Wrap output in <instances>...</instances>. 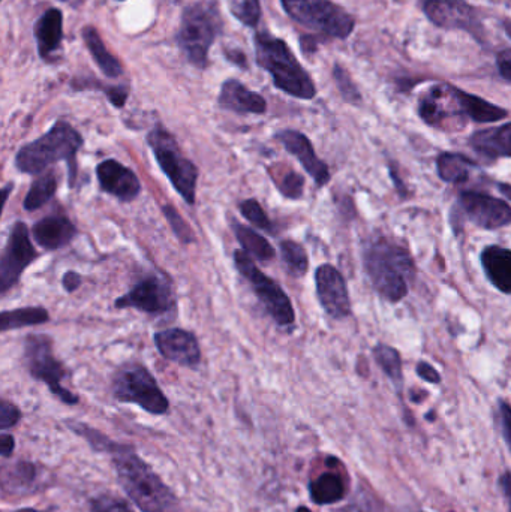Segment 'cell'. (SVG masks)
I'll list each match as a JSON object with an SVG mask.
<instances>
[{"mask_svg": "<svg viewBox=\"0 0 511 512\" xmlns=\"http://www.w3.org/2000/svg\"><path fill=\"white\" fill-rule=\"evenodd\" d=\"M468 143L483 158H511V123L474 132Z\"/></svg>", "mask_w": 511, "mask_h": 512, "instance_id": "7402d4cb", "label": "cell"}, {"mask_svg": "<svg viewBox=\"0 0 511 512\" xmlns=\"http://www.w3.org/2000/svg\"><path fill=\"white\" fill-rule=\"evenodd\" d=\"M231 228L246 254L260 262L272 261L275 258V249L261 234L255 233L254 230L239 222H231Z\"/></svg>", "mask_w": 511, "mask_h": 512, "instance_id": "4316f807", "label": "cell"}, {"mask_svg": "<svg viewBox=\"0 0 511 512\" xmlns=\"http://www.w3.org/2000/svg\"><path fill=\"white\" fill-rule=\"evenodd\" d=\"M276 186H278L279 192L285 198L299 200V198L303 197V191H305V179L300 174H297L296 171H288Z\"/></svg>", "mask_w": 511, "mask_h": 512, "instance_id": "ab89813d", "label": "cell"}, {"mask_svg": "<svg viewBox=\"0 0 511 512\" xmlns=\"http://www.w3.org/2000/svg\"><path fill=\"white\" fill-rule=\"evenodd\" d=\"M240 213L246 221L251 222L254 227L258 230L264 231V233L275 234V227H273L272 221L269 216L264 212L261 204L257 200H245L240 203Z\"/></svg>", "mask_w": 511, "mask_h": 512, "instance_id": "8d00e7d4", "label": "cell"}, {"mask_svg": "<svg viewBox=\"0 0 511 512\" xmlns=\"http://www.w3.org/2000/svg\"><path fill=\"white\" fill-rule=\"evenodd\" d=\"M501 487H503L504 496H506L507 507L511 512V471L506 472L501 478Z\"/></svg>", "mask_w": 511, "mask_h": 512, "instance_id": "c3c4849f", "label": "cell"}, {"mask_svg": "<svg viewBox=\"0 0 511 512\" xmlns=\"http://www.w3.org/2000/svg\"><path fill=\"white\" fill-rule=\"evenodd\" d=\"M459 209L477 227L498 230L511 224V209L506 201L482 192L465 191L459 195Z\"/></svg>", "mask_w": 511, "mask_h": 512, "instance_id": "5bb4252c", "label": "cell"}, {"mask_svg": "<svg viewBox=\"0 0 511 512\" xmlns=\"http://www.w3.org/2000/svg\"><path fill=\"white\" fill-rule=\"evenodd\" d=\"M234 264H236L237 271L248 280L258 300L263 304L266 312L272 316L273 321L281 327H293L296 322V312H294L290 297L285 294L281 285L272 277L264 274L245 251L234 252Z\"/></svg>", "mask_w": 511, "mask_h": 512, "instance_id": "30bf717a", "label": "cell"}, {"mask_svg": "<svg viewBox=\"0 0 511 512\" xmlns=\"http://www.w3.org/2000/svg\"><path fill=\"white\" fill-rule=\"evenodd\" d=\"M57 191V177L54 173L42 174L30 186L26 198L23 201V209L27 212H35V210L44 207Z\"/></svg>", "mask_w": 511, "mask_h": 512, "instance_id": "f546056e", "label": "cell"}, {"mask_svg": "<svg viewBox=\"0 0 511 512\" xmlns=\"http://www.w3.org/2000/svg\"><path fill=\"white\" fill-rule=\"evenodd\" d=\"M81 283H83V277L80 274L75 273V271H68V273L63 274L62 277V286L66 292H75L78 288H80Z\"/></svg>", "mask_w": 511, "mask_h": 512, "instance_id": "bcb514c9", "label": "cell"}, {"mask_svg": "<svg viewBox=\"0 0 511 512\" xmlns=\"http://www.w3.org/2000/svg\"><path fill=\"white\" fill-rule=\"evenodd\" d=\"M309 496L317 505H333L345 498V483L335 471L324 472L309 483Z\"/></svg>", "mask_w": 511, "mask_h": 512, "instance_id": "d4e9b609", "label": "cell"}, {"mask_svg": "<svg viewBox=\"0 0 511 512\" xmlns=\"http://www.w3.org/2000/svg\"><path fill=\"white\" fill-rule=\"evenodd\" d=\"M500 424L504 441H506L507 447H509L511 453V406L509 403H500Z\"/></svg>", "mask_w": 511, "mask_h": 512, "instance_id": "b9f144b4", "label": "cell"}, {"mask_svg": "<svg viewBox=\"0 0 511 512\" xmlns=\"http://www.w3.org/2000/svg\"><path fill=\"white\" fill-rule=\"evenodd\" d=\"M21 418H23V414L14 403L5 399L0 402V430L6 432V430L12 429L20 423Z\"/></svg>", "mask_w": 511, "mask_h": 512, "instance_id": "60d3db41", "label": "cell"}, {"mask_svg": "<svg viewBox=\"0 0 511 512\" xmlns=\"http://www.w3.org/2000/svg\"><path fill=\"white\" fill-rule=\"evenodd\" d=\"M222 30V17L212 2H195L186 6L176 35L177 45L186 60L198 69L209 65V51Z\"/></svg>", "mask_w": 511, "mask_h": 512, "instance_id": "5b68a950", "label": "cell"}, {"mask_svg": "<svg viewBox=\"0 0 511 512\" xmlns=\"http://www.w3.org/2000/svg\"><path fill=\"white\" fill-rule=\"evenodd\" d=\"M162 213L167 218L168 224H170L171 230L176 234L177 239L185 245H191L194 242V234H192L191 228L186 224L185 219L176 212L173 206L162 207Z\"/></svg>", "mask_w": 511, "mask_h": 512, "instance_id": "74e56055", "label": "cell"}, {"mask_svg": "<svg viewBox=\"0 0 511 512\" xmlns=\"http://www.w3.org/2000/svg\"><path fill=\"white\" fill-rule=\"evenodd\" d=\"M296 512H312V511L309 510L308 507H305V505H300V507H297Z\"/></svg>", "mask_w": 511, "mask_h": 512, "instance_id": "f5cc1de1", "label": "cell"}, {"mask_svg": "<svg viewBox=\"0 0 511 512\" xmlns=\"http://www.w3.org/2000/svg\"><path fill=\"white\" fill-rule=\"evenodd\" d=\"M275 138L285 147L288 153L299 159L306 173L314 179V182L320 188L330 182L329 167H327L326 162L318 158L314 146L305 134L293 131V129H284V131L276 132Z\"/></svg>", "mask_w": 511, "mask_h": 512, "instance_id": "e0dca14e", "label": "cell"}, {"mask_svg": "<svg viewBox=\"0 0 511 512\" xmlns=\"http://www.w3.org/2000/svg\"><path fill=\"white\" fill-rule=\"evenodd\" d=\"M50 321V315L44 307H21V309L6 310L0 313V331L6 333L18 328L33 327Z\"/></svg>", "mask_w": 511, "mask_h": 512, "instance_id": "f1b7e54d", "label": "cell"}, {"mask_svg": "<svg viewBox=\"0 0 511 512\" xmlns=\"http://www.w3.org/2000/svg\"><path fill=\"white\" fill-rule=\"evenodd\" d=\"M363 261L372 286L384 300L398 303L407 297L414 277V261L407 249L378 240L366 248Z\"/></svg>", "mask_w": 511, "mask_h": 512, "instance_id": "277c9868", "label": "cell"}, {"mask_svg": "<svg viewBox=\"0 0 511 512\" xmlns=\"http://www.w3.org/2000/svg\"><path fill=\"white\" fill-rule=\"evenodd\" d=\"M218 105L222 110L236 114H266L267 102L260 93L249 90L242 81H224L218 96Z\"/></svg>", "mask_w": 511, "mask_h": 512, "instance_id": "d6986e66", "label": "cell"}, {"mask_svg": "<svg viewBox=\"0 0 511 512\" xmlns=\"http://www.w3.org/2000/svg\"><path fill=\"white\" fill-rule=\"evenodd\" d=\"M41 471L35 463L17 462L3 471V490L11 493H29L38 489Z\"/></svg>", "mask_w": 511, "mask_h": 512, "instance_id": "484cf974", "label": "cell"}, {"mask_svg": "<svg viewBox=\"0 0 511 512\" xmlns=\"http://www.w3.org/2000/svg\"><path fill=\"white\" fill-rule=\"evenodd\" d=\"M36 245L45 251L65 248L77 236V228L65 215H51L36 222L32 228Z\"/></svg>", "mask_w": 511, "mask_h": 512, "instance_id": "44dd1931", "label": "cell"}, {"mask_svg": "<svg viewBox=\"0 0 511 512\" xmlns=\"http://www.w3.org/2000/svg\"><path fill=\"white\" fill-rule=\"evenodd\" d=\"M66 426H68V429L74 432L75 435L84 439L96 453L111 454L116 450L117 445H119V442L113 441V439L108 438L104 433L90 427L89 424L80 423V421H66Z\"/></svg>", "mask_w": 511, "mask_h": 512, "instance_id": "4dcf8cb0", "label": "cell"}, {"mask_svg": "<svg viewBox=\"0 0 511 512\" xmlns=\"http://www.w3.org/2000/svg\"><path fill=\"white\" fill-rule=\"evenodd\" d=\"M147 144L155 155L162 173L168 177L173 188L189 206H194L197 195L198 168L194 162L183 156L176 138L162 128L155 126L147 134Z\"/></svg>", "mask_w": 511, "mask_h": 512, "instance_id": "8992f818", "label": "cell"}, {"mask_svg": "<svg viewBox=\"0 0 511 512\" xmlns=\"http://www.w3.org/2000/svg\"><path fill=\"white\" fill-rule=\"evenodd\" d=\"M417 373H419L420 378L425 379L429 384H440L441 382V375L438 373V370L434 369L431 364L425 363V361L419 363Z\"/></svg>", "mask_w": 511, "mask_h": 512, "instance_id": "f6af8a7d", "label": "cell"}, {"mask_svg": "<svg viewBox=\"0 0 511 512\" xmlns=\"http://www.w3.org/2000/svg\"><path fill=\"white\" fill-rule=\"evenodd\" d=\"M503 27L504 32H506V35L509 36V38L511 39V20L504 21Z\"/></svg>", "mask_w": 511, "mask_h": 512, "instance_id": "816d5d0a", "label": "cell"}, {"mask_svg": "<svg viewBox=\"0 0 511 512\" xmlns=\"http://www.w3.org/2000/svg\"><path fill=\"white\" fill-rule=\"evenodd\" d=\"M482 265L489 282L504 294H511V251L501 246H488L482 252Z\"/></svg>", "mask_w": 511, "mask_h": 512, "instance_id": "603a6c76", "label": "cell"}, {"mask_svg": "<svg viewBox=\"0 0 511 512\" xmlns=\"http://www.w3.org/2000/svg\"><path fill=\"white\" fill-rule=\"evenodd\" d=\"M176 306L171 283L165 277L152 274L132 286L125 295L114 301L116 309H135L150 315H164Z\"/></svg>", "mask_w": 511, "mask_h": 512, "instance_id": "7c38bea8", "label": "cell"}, {"mask_svg": "<svg viewBox=\"0 0 511 512\" xmlns=\"http://www.w3.org/2000/svg\"><path fill=\"white\" fill-rule=\"evenodd\" d=\"M83 39L86 42L90 56L95 60L98 68L104 72L105 77L119 78L123 74V66L110 51L105 47L98 30L95 27L87 26L83 29Z\"/></svg>", "mask_w": 511, "mask_h": 512, "instance_id": "cb8c5ba5", "label": "cell"}, {"mask_svg": "<svg viewBox=\"0 0 511 512\" xmlns=\"http://www.w3.org/2000/svg\"><path fill=\"white\" fill-rule=\"evenodd\" d=\"M228 9L246 27H257L261 21L260 0H227Z\"/></svg>", "mask_w": 511, "mask_h": 512, "instance_id": "836d02e7", "label": "cell"}, {"mask_svg": "<svg viewBox=\"0 0 511 512\" xmlns=\"http://www.w3.org/2000/svg\"><path fill=\"white\" fill-rule=\"evenodd\" d=\"M36 47L38 54L44 62H53L59 53L63 41V12L57 8H50L36 20L35 27Z\"/></svg>", "mask_w": 511, "mask_h": 512, "instance_id": "ffe728a7", "label": "cell"}, {"mask_svg": "<svg viewBox=\"0 0 511 512\" xmlns=\"http://www.w3.org/2000/svg\"><path fill=\"white\" fill-rule=\"evenodd\" d=\"M254 45L255 62L269 72L276 89L303 101H311L317 96L314 80L284 39L260 30L255 33Z\"/></svg>", "mask_w": 511, "mask_h": 512, "instance_id": "3957f363", "label": "cell"}, {"mask_svg": "<svg viewBox=\"0 0 511 512\" xmlns=\"http://www.w3.org/2000/svg\"><path fill=\"white\" fill-rule=\"evenodd\" d=\"M75 90H84V89H96L102 90L110 99L111 104L116 108L125 107L126 101H128L129 96V86L128 84H119V86H104L101 84V81L98 80H81L74 81Z\"/></svg>", "mask_w": 511, "mask_h": 512, "instance_id": "e575fe53", "label": "cell"}, {"mask_svg": "<svg viewBox=\"0 0 511 512\" xmlns=\"http://www.w3.org/2000/svg\"><path fill=\"white\" fill-rule=\"evenodd\" d=\"M116 2H125V0H116Z\"/></svg>", "mask_w": 511, "mask_h": 512, "instance_id": "db71d44e", "label": "cell"}, {"mask_svg": "<svg viewBox=\"0 0 511 512\" xmlns=\"http://www.w3.org/2000/svg\"><path fill=\"white\" fill-rule=\"evenodd\" d=\"M374 357L384 373L392 379L396 388L401 390L404 378H402V361L399 352L392 346L377 345L374 348Z\"/></svg>", "mask_w": 511, "mask_h": 512, "instance_id": "1f68e13d", "label": "cell"}, {"mask_svg": "<svg viewBox=\"0 0 511 512\" xmlns=\"http://www.w3.org/2000/svg\"><path fill=\"white\" fill-rule=\"evenodd\" d=\"M279 248H281L282 261L290 274H293L294 277L305 276L309 268V259L305 248L294 240H282Z\"/></svg>", "mask_w": 511, "mask_h": 512, "instance_id": "d6a6232c", "label": "cell"}, {"mask_svg": "<svg viewBox=\"0 0 511 512\" xmlns=\"http://www.w3.org/2000/svg\"><path fill=\"white\" fill-rule=\"evenodd\" d=\"M89 508L90 512H135L128 502L107 493L90 499Z\"/></svg>", "mask_w": 511, "mask_h": 512, "instance_id": "f35d334b", "label": "cell"}, {"mask_svg": "<svg viewBox=\"0 0 511 512\" xmlns=\"http://www.w3.org/2000/svg\"><path fill=\"white\" fill-rule=\"evenodd\" d=\"M38 258L29 230L24 222H15L9 230L8 242L0 259V292L6 294L17 285L23 271Z\"/></svg>", "mask_w": 511, "mask_h": 512, "instance_id": "4fadbf2b", "label": "cell"}, {"mask_svg": "<svg viewBox=\"0 0 511 512\" xmlns=\"http://www.w3.org/2000/svg\"><path fill=\"white\" fill-rule=\"evenodd\" d=\"M224 56L228 62L233 63V65L239 66L242 69H248V57L243 53L240 48L237 47H228L224 48Z\"/></svg>", "mask_w": 511, "mask_h": 512, "instance_id": "ee69618b", "label": "cell"}, {"mask_svg": "<svg viewBox=\"0 0 511 512\" xmlns=\"http://www.w3.org/2000/svg\"><path fill=\"white\" fill-rule=\"evenodd\" d=\"M438 176L452 185H462L470 179L471 170L476 164L459 153H443L437 159Z\"/></svg>", "mask_w": 511, "mask_h": 512, "instance_id": "83f0119b", "label": "cell"}, {"mask_svg": "<svg viewBox=\"0 0 511 512\" xmlns=\"http://www.w3.org/2000/svg\"><path fill=\"white\" fill-rule=\"evenodd\" d=\"M498 189H500L501 194H503L507 200L511 201V185H507V183H498Z\"/></svg>", "mask_w": 511, "mask_h": 512, "instance_id": "681fc988", "label": "cell"}, {"mask_svg": "<svg viewBox=\"0 0 511 512\" xmlns=\"http://www.w3.org/2000/svg\"><path fill=\"white\" fill-rule=\"evenodd\" d=\"M15 451V438L9 433L3 432L0 435V454H2L3 459H9L12 457Z\"/></svg>", "mask_w": 511, "mask_h": 512, "instance_id": "7dc6e473", "label": "cell"}, {"mask_svg": "<svg viewBox=\"0 0 511 512\" xmlns=\"http://www.w3.org/2000/svg\"><path fill=\"white\" fill-rule=\"evenodd\" d=\"M315 286L318 300L327 315L335 319H344L351 315V300L347 282L338 268L323 264L315 271Z\"/></svg>", "mask_w": 511, "mask_h": 512, "instance_id": "9a60e30c", "label": "cell"}, {"mask_svg": "<svg viewBox=\"0 0 511 512\" xmlns=\"http://www.w3.org/2000/svg\"><path fill=\"white\" fill-rule=\"evenodd\" d=\"M155 345L165 360L179 366L197 369L201 363V349L197 337L182 328H168L155 334Z\"/></svg>", "mask_w": 511, "mask_h": 512, "instance_id": "2e32d148", "label": "cell"}, {"mask_svg": "<svg viewBox=\"0 0 511 512\" xmlns=\"http://www.w3.org/2000/svg\"><path fill=\"white\" fill-rule=\"evenodd\" d=\"M288 17L306 29L330 38L347 39L356 29V20L332 0H279Z\"/></svg>", "mask_w": 511, "mask_h": 512, "instance_id": "ba28073f", "label": "cell"}, {"mask_svg": "<svg viewBox=\"0 0 511 512\" xmlns=\"http://www.w3.org/2000/svg\"><path fill=\"white\" fill-rule=\"evenodd\" d=\"M422 9L434 26L444 30H464L479 44H486V30L479 11L467 0H423Z\"/></svg>", "mask_w": 511, "mask_h": 512, "instance_id": "8fae6325", "label": "cell"}, {"mask_svg": "<svg viewBox=\"0 0 511 512\" xmlns=\"http://www.w3.org/2000/svg\"><path fill=\"white\" fill-rule=\"evenodd\" d=\"M11 512H54V508H47V510H39V508H20V510H14Z\"/></svg>", "mask_w": 511, "mask_h": 512, "instance_id": "f907efd6", "label": "cell"}, {"mask_svg": "<svg viewBox=\"0 0 511 512\" xmlns=\"http://www.w3.org/2000/svg\"><path fill=\"white\" fill-rule=\"evenodd\" d=\"M24 361L30 376L36 381L44 382L53 396L65 405L75 406L80 397L63 387V379L68 370L54 357L53 342L44 334H29L24 340Z\"/></svg>", "mask_w": 511, "mask_h": 512, "instance_id": "9c48e42d", "label": "cell"}, {"mask_svg": "<svg viewBox=\"0 0 511 512\" xmlns=\"http://www.w3.org/2000/svg\"><path fill=\"white\" fill-rule=\"evenodd\" d=\"M113 396L117 402L131 403L150 415L168 414L170 400L155 376L138 363L126 364L113 378Z\"/></svg>", "mask_w": 511, "mask_h": 512, "instance_id": "52a82bcc", "label": "cell"}, {"mask_svg": "<svg viewBox=\"0 0 511 512\" xmlns=\"http://www.w3.org/2000/svg\"><path fill=\"white\" fill-rule=\"evenodd\" d=\"M96 177L102 191L113 195L122 203H131L141 194L137 174L116 159H107L96 167Z\"/></svg>", "mask_w": 511, "mask_h": 512, "instance_id": "ac0fdd59", "label": "cell"}, {"mask_svg": "<svg viewBox=\"0 0 511 512\" xmlns=\"http://www.w3.org/2000/svg\"><path fill=\"white\" fill-rule=\"evenodd\" d=\"M84 140L77 129L65 120H57L50 131L38 140L26 144L15 156V167L20 173L41 174L59 161L68 164L69 186L74 188L78 176L77 155Z\"/></svg>", "mask_w": 511, "mask_h": 512, "instance_id": "7a4b0ae2", "label": "cell"}, {"mask_svg": "<svg viewBox=\"0 0 511 512\" xmlns=\"http://www.w3.org/2000/svg\"><path fill=\"white\" fill-rule=\"evenodd\" d=\"M333 78H335L336 86H338L339 93H341L345 102H348V104L351 105L362 104V93L357 89L353 78H351V75L348 74V71L344 66L339 65V63H335V66H333Z\"/></svg>", "mask_w": 511, "mask_h": 512, "instance_id": "d590c367", "label": "cell"}, {"mask_svg": "<svg viewBox=\"0 0 511 512\" xmlns=\"http://www.w3.org/2000/svg\"><path fill=\"white\" fill-rule=\"evenodd\" d=\"M120 487L143 512H180L176 493L135 453L134 447L119 444L110 454Z\"/></svg>", "mask_w": 511, "mask_h": 512, "instance_id": "6da1fadb", "label": "cell"}, {"mask_svg": "<svg viewBox=\"0 0 511 512\" xmlns=\"http://www.w3.org/2000/svg\"><path fill=\"white\" fill-rule=\"evenodd\" d=\"M497 68L503 80L511 81V48L497 54Z\"/></svg>", "mask_w": 511, "mask_h": 512, "instance_id": "7bdbcfd3", "label": "cell"}]
</instances>
